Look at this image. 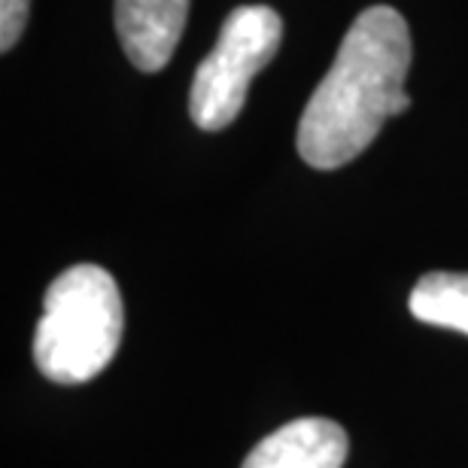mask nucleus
I'll use <instances>...</instances> for the list:
<instances>
[{"mask_svg":"<svg viewBox=\"0 0 468 468\" xmlns=\"http://www.w3.org/2000/svg\"><path fill=\"white\" fill-rule=\"evenodd\" d=\"M408 68L410 31L399 9L359 13L298 122V155L316 171H335L362 155L383 122L410 107Z\"/></svg>","mask_w":468,"mask_h":468,"instance_id":"f257e3e1","label":"nucleus"},{"mask_svg":"<svg viewBox=\"0 0 468 468\" xmlns=\"http://www.w3.org/2000/svg\"><path fill=\"white\" fill-rule=\"evenodd\" d=\"M122 295L110 271L73 265L46 289L34 362L55 383H86L113 362L122 341Z\"/></svg>","mask_w":468,"mask_h":468,"instance_id":"f03ea898","label":"nucleus"},{"mask_svg":"<svg viewBox=\"0 0 468 468\" xmlns=\"http://www.w3.org/2000/svg\"><path fill=\"white\" fill-rule=\"evenodd\" d=\"M283 40L277 9L250 4L226 18L213 52L198 64L189 89V116L204 131H222L240 116L252 77L274 58Z\"/></svg>","mask_w":468,"mask_h":468,"instance_id":"7ed1b4c3","label":"nucleus"},{"mask_svg":"<svg viewBox=\"0 0 468 468\" xmlns=\"http://www.w3.org/2000/svg\"><path fill=\"white\" fill-rule=\"evenodd\" d=\"M189 0H116V34L128 61L158 73L174 58L183 37Z\"/></svg>","mask_w":468,"mask_h":468,"instance_id":"20e7f679","label":"nucleus"},{"mask_svg":"<svg viewBox=\"0 0 468 468\" xmlns=\"http://www.w3.org/2000/svg\"><path fill=\"white\" fill-rule=\"evenodd\" d=\"M347 432L325 417H298L252 447L240 468H341Z\"/></svg>","mask_w":468,"mask_h":468,"instance_id":"39448f33","label":"nucleus"},{"mask_svg":"<svg viewBox=\"0 0 468 468\" xmlns=\"http://www.w3.org/2000/svg\"><path fill=\"white\" fill-rule=\"evenodd\" d=\"M408 307L420 323L468 335V274H453V271L423 274L410 289Z\"/></svg>","mask_w":468,"mask_h":468,"instance_id":"423d86ee","label":"nucleus"},{"mask_svg":"<svg viewBox=\"0 0 468 468\" xmlns=\"http://www.w3.org/2000/svg\"><path fill=\"white\" fill-rule=\"evenodd\" d=\"M31 0H0V52H9L27 25Z\"/></svg>","mask_w":468,"mask_h":468,"instance_id":"0eeeda50","label":"nucleus"}]
</instances>
